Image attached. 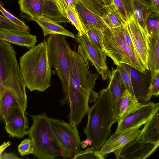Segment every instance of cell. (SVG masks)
<instances>
[{
    "mask_svg": "<svg viewBox=\"0 0 159 159\" xmlns=\"http://www.w3.org/2000/svg\"><path fill=\"white\" fill-rule=\"evenodd\" d=\"M69 57V86L59 102L61 105H69V122L77 127L88 113L89 102H95L98 98L99 93L94 90L98 74L91 73L87 59L71 48Z\"/></svg>",
    "mask_w": 159,
    "mask_h": 159,
    "instance_id": "6da1fadb",
    "label": "cell"
},
{
    "mask_svg": "<svg viewBox=\"0 0 159 159\" xmlns=\"http://www.w3.org/2000/svg\"><path fill=\"white\" fill-rule=\"evenodd\" d=\"M99 93L97 101L89 107L87 123L84 129L87 139L92 142L91 147L98 151L110 136L111 126L118 120L107 88L102 90Z\"/></svg>",
    "mask_w": 159,
    "mask_h": 159,
    "instance_id": "7a4b0ae2",
    "label": "cell"
},
{
    "mask_svg": "<svg viewBox=\"0 0 159 159\" xmlns=\"http://www.w3.org/2000/svg\"><path fill=\"white\" fill-rule=\"evenodd\" d=\"M20 69L26 87L42 92L51 85V69L44 40L20 58Z\"/></svg>",
    "mask_w": 159,
    "mask_h": 159,
    "instance_id": "3957f363",
    "label": "cell"
},
{
    "mask_svg": "<svg viewBox=\"0 0 159 159\" xmlns=\"http://www.w3.org/2000/svg\"><path fill=\"white\" fill-rule=\"evenodd\" d=\"M16 52L8 42L0 39V100L7 91L16 98L20 107L27 108L25 84L16 57Z\"/></svg>",
    "mask_w": 159,
    "mask_h": 159,
    "instance_id": "277c9868",
    "label": "cell"
},
{
    "mask_svg": "<svg viewBox=\"0 0 159 159\" xmlns=\"http://www.w3.org/2000/svg\"><path fill=\"white\" fill-rule=\"evenodd\" d=\"M33 124L27 134L34 145L33 154L39 159H54L61 153L53 137L48 117L45 112L30 115Z\"/></svg>",
    "mask_w": 159,
    "mask_h": 159,
    "instance_id": "5b68a950",
    "label": "cell"
},
{
    "mask_svg": "<svg viewBox=\"0 0 159 159\" xmlns=\"http://www.w3.org/2000/svg\"><path fill=\"white\" fill-rule=\"evenodd\" d=\"M102 32L104 52L117 66L121 63L125 64L145 73V66L135 51L124 41L118 27H107Z\"/></svg>",
    "mask_w": 159,
    "mask_h": 159,
    "instance_id": "8992f818",
    "label": "cell"
},
{
    "mask_svg": "<svg viewBox=\"0 0 159 159\" xmlns=\"http://www.w3.org/2000/svg\"><path fill=\"white\" fill-rule=\"evenodd\" d=\"M46 40L51 67L55 70L61 82L64 94L68 90L70 84V45L66 39V36L62 35L50 34Z\"/></svg>",
    "mask_w": 159,
    "mask_h": 159,
    "instance_id": "52a82bcc",
    "label": "cell"
},
{
    "mask_svg": "<svg viewBox=\"0 0 159 159\" xmlns=\"http://www.w3.org/2000/svg\"><path fill=\"white\" fill-rule=\"evenodd\" d=\"M53 137L64 159L72 158L80 152L81 140L77 127L63 120L48 117Z\"/></svg>",
    "mask_w": 159,
    "mask_h": 159,
    "instance_id": "ba28073f",
    "label": "cell"
},
{
    "mask_svg": "<svg viewBox=\"0 0 159 159\" xmlns=\"http://www.w3.org/2000/svg\"><path fill=\"white\" fill-rule=\"evenodd\" d=\"M20 11L34 21L40 16L49 18L57 23L70 22L59 11L51 0H19Z\"/></svg>",
    "mask_w": 159,
    "mask_h": 159,
    "instance_id": "9c48e42d",
    "label": "cell"
},
{
    "mask_svg": "<svg viewBox=\"0 0 159 159\" xmlns=\"http://www.w3.org/2000/svg\"><path fill=\"white\" fill-rule=\"evenodd\" d=\"M76 36L75 39L78 45V52L93 64L103 80L107 79L109 71L106 62L107 55L105 52L92 42L87 34Z\"/></svg>",
    "mask_w": 159,
    "mask_h": 159,
    "instance_id": "30bf717a",
    "label": "cell"
},
{
    "mask_svg": "<svg viewBox=\"0 0 159 159\" xmlns=\"http://www.w3.org/2000/svg\"><path fill=\"white\" fill-rule=\"evenodd\" d=\"M125 25L136 52L146 70H149L148 45L149 34L140 25L134 13L126 23Z\"/></svg>",
    "mask_w": 159,
    "mask_h": 159,
    "instance_id": "8fae6325",
    "label": "cell"
},
{
    "mask_svg": "<svg viewBox=\"0 0 159 159\" xmlns=\"http://www.w3.org/2000/svg\"><path fill=\"white\" fill-rule=\"evenodd\" d=\"M159 142L152 143L133 140L114 152L117 159H145L158 148Z\"/></svg>",
    "mask_w": 159,
    "mask_h": 159,
    "instance_id": "7c38bea8",
    "label": "cell"
},
{
    "mask_svg": "<svg viewBox=\"0 0 159 159\" xmlns=\"http://www.w3.org/2000/svg\"><path fill=\"white\" fill-rule=\"evenodd\" d=\"M159 109V103L149 102L143 105L134 112L117 122L115 132L127 130L144 124Z\"/></svg>",
    "mask_w": 159,
    "mask_h": 159,
    "instance_id": "4fadbf2b",
    "label": "cell"
},
{
    "mask_svg": "<svg viewBox=\"0 0 159 159\" xmlns=\"http://www.w3.org/2000/svg\"><path fill=\"white\" fill-rule=\"evenodd\" d=\"M7 132L12 137H23L27 134L29 125L26 113L18 105L9 111L5 123Z\"/></svg>",
    "mask_w": 159,
    "mask_h": 159,
    "instance_id": "5bb4252c",
    "label": "cell"
},
{
    "mask_svg": "<svg viewBox=\"0 0 159 159\" xmlns=\"http://www.w3.org/2000/svg\"><path fill=\"white\" fill-rule=\"evenodd\" d=\"M140 127L115 132L107 139L98 151V154L104 159L106 155L111 152L114 153L131 141L135 139L140 132Z\"/></svg>",
    "mask_w": 159,
    "mask_h": 159,
    "instance_id": "9a60e30c",
    "label": "cell"
},
{
    "mask_svg": "<svg viewBox=\"0 0 159 159\" xmlns=\"http://www.w3.org/2000/svg\"><path fill=\"white\" fill-rule=\"evenodd\" d=\"M109 82L107 88L110 93L113 110L118 116L122 95L125 88L120 72L117 66L109 71L108 75Z\"/></svg>",
    "mask_w": 159,
    "mask_h": 159,
    "instance_id": "2e32d148",
    "label": "cell"
},
{
    "mask_svg": "<svg viewBox=\"0 0 159 159\" xmlns=\"http://www.w3.org/2000/svg\"><path fill=\"white\" fill-rule=\"evenodd\" d=\"M75 10L86 32L89 30L93 29L102 31L107 27L101 16L89 10L79 1L76 6Z\"/></svg>",
    "mask_w": 159,
    "mask_h": 159,
    "instance_id": "e0dca14e",
    "label": "cell"
},
{
    "mask_svg": "<svg viewBox=\"0 0 159 159\" xmlns=\"http://www.w3.org/2000/svg\"><path fill=\"white\" fill-rule=\"evenodd\" d=\"M0 39L29 49L37 42L36 36L30 33L6 30H0Z\"/></svg>",
    "mask_w": 159,
    "mask_h": 159,
    "instance_id": "ac0fdd59",
    "label": "cell"
},
{
    "mask_svg": "<svg viewBox=\"0 0 159 159\" xmlns=\"http://www.w3.org/2000/svg\"><path fill=\"white\" fill-rule=\"evenodd\" d=\"M135 139L147 142H159V109L144 124Z\"/></svg>",
    "mask_w": 159,
    "mask_h": 159,
    "instance_id": "d6986e66",
    "label": "cell"
},
{
    "mask_svg": "<svg viewBox=\"0 0 159 159\" xmlns=\"http://www.w3.org/2000/svg\"><path fill=\"white\" fill-rule=\"evenodd\" d=\"M34 21L42 29L45 37L48 35L58 34L74 39L76 38V36L73 33L49 18L40 16L37 18Z\"/></svg>",
    "mask_w": 159,
    "mask_h": 159,
    "instance_id": "ffe728a7",
    "label": "cell"
},
{
    "mask_svg": "<svg viewBox=\"0 0 159 159\" xmlns=\"http://www.w3.org/2000/svg\"><path fill=\"white\" fill-rule=\"evenodd\" d=\"M143 104L125 89L121 97L117 122L122 120L129 115L134 112Z\"/></svg>",
    "mask_w": 159,
    "mask_h": 159,
    "instance_id": "44dd1931",
    "label": "cell"
},
{
    "mask_svg": "<svg viewBox=\"0 0 159 159\" xmlns=\"http://www.w3.org/2000/svg\"><path fill=\"white\" fill-rule=\"evenodd\" d=\"M159 30L148 38V63L150 70H159Z\"/></svg>",
    "mask_w": 159,
    "mask_h": 159,
    "instance_id": "7402d4cb",
    "label": "cell"
},
{
    "mask_svg": "<svg viewBox=\"0 0 159 159\" xmlns=\"http://www.w3.org/2000/svg\"><path fill=\"white\" fill-rule=\"evenodd\" d=\"M108 6L125 25L133 13L132 0H112Z\"/></svg>",
    "mask_w": 159,
    "mask_h": 159,
    "instance_id": "603a6c76",
    "label": "cell"
},
{
    "mask_svg": "<svg viewBox=\"0 0 159 159\" xmlns=\"http://www.w3.org/2000/svg\"><path fill=\"white\" fill-rule=\"evenodd\" d=\"M132 2L133 13L140 25L145 31L148 32L146 25L147 20L152 13L155 12L151 4L145 0H132Z\"/></svg>",
    "mask_w": 159,
    "mask_h": 159,
    "instance_id": "cb8c5ba5",
    "label": "cell"
},
{
    "mask_svg": "<svg viewBox=\"0 0 159 159\" xmlns=\"http://www.w3.org/2000/svg\"><path fill=\"white\" fill-rule=\"evenodd\" d=\"M101 18L105 24L109 28H116L122 25H125L111 10L108 5H104Z\"/></svg>",
    "mask_w": 159,
    "mask_h": 159,
    "instance_id": "d4e9b609",
    "label": "cell"
},
{
    "mask_svg": "<svg viewBox=\"0 0 159 159\" xmlns=\"http://www.w3.org/2000/svg\"><path fill=\"white\" fill-rule=\"evenodd\" d=\"M66 18L74 25L78 32L77 35L81 36L87 34L84 30L79 16L75 8H69L65 11Z\"/></svg>",
    "mask_w": 159,
    "mask_h": 159,
    "instance_id": "484cf974",
    "label": "cell"
},
{
    "mask_svg": "<svg viewBox=\"0 0 159 159\" xmlns=\"http://www.w3.org/2000/svg\"><path fill=\"white\" fill-rule=\"evenodd\" d=\"M151 79L146 102L148 101L153 96L157 97L159 94V70H150Z\"/></svg>",
    "mask_w": 159,
    "mask_h": 159,
    "instance_id": "4316f807",
    "label": "cell"
},
{
    "mask_svg": "<svg viewBox=\"0 0 159 159\" xmlns=\"http://www.w3.org/2000/svg\"><path fill=\"white\" fill-rule=\"evenodd\" d=\"M0 30H10L29 33L30 29H27L17 25L4 16L0 15Z\"/></svg>",
    "mask_w": 159,
    "mask_h": 159,
    "instance_id": "83f0119b",
    "label": "cell"
},
{
    "mask_svg": "<svg viewBox=\"0 0 159 159\" xmlns=\"http://www.w3.org/2000/svg\"><path fill=\"white\" fill-rule=\"evenodd\" d=\"M90 40L99 49L104 51L102 31L98 29H91L86 32Z\"/></svg>",
    "mask_w": 159,
    "mask_h": 159,
    "instance_id": "f1b7e54d",
    "label": "cell"
},
{
    "mask_svg": "<svg viewBox=\"0 0 159 159\" xmlns=\"http://www.w3.org/2000/svg\"><path fill=\"white\" fill-rule=\"evenodd\" d=\"M89 10L102 16L104 5L101 0H77Z\"/></svg>",
    "mask_w": 159,
    "mask_h": 159,
    "instance_id": "f546056e",
    "label": "cell"
},
{
    "mask_svg": "<svg viewBox=\"0 0 159 159\" xmlns=\"http://www.w3.org/2000/svg\"><path fill=\"white\" fill-rule=\"evenodd\" d=\"M117 66L120 72L125 89L135 97L129 74L126 70L122 63Z\"/></svg>",
    "mask_w": 159,
    "mask_h": 159,
    "instance_id": "4dcf8cb0",
    "label": "cell"
},
{
    "mask_svg": "<svg viewBox=\"0 0 159 159\" xmlns=\"http://www.w3.org/2000/svg\"><path fill=\"white\" fill-rule=\"evenodd\" d=\"M159 14L154 12L147 20L146 25L149 34L159 30Z\"/></svg>",
    "mask_w": 159,
    "mask_h": 159,
    "instance_id": "1f68e13d",
    "label": "cell"
},
{
    "mask_svg": "<svg viewBox=\"0 0 159 159\" xmlns=\"http://www.w3.org/2000/svg\"><path fill=\"white\" fill-rule=\"evenodd\" d=\"M34 145L30 138L25 139L22 141L18 147V150L22 156L33 154Z\"/></svg>",
    "mask_w": 159,
    "mask_h": 159,
    "instance_id": "d6a6232c",
    "label": "cell"
},
{
    "mask_svg": "<svg viewBox=\"0 0 159 159\" xmlns=\"http://www.w3.org/2000/svg\"><path fill=\"white\" fill-rule=\"evenodd\" d=\"M98 151L94 150L91 147L87 149L81 151L79 153L74 156L72 158L75 159H103L98 154Z\"/></svg>",
    "mask_w": 159,
    "mask_h": 159,
    "instance_id": "836d02e7",
    "label": "cell"
},
{
    "mask_svg": "<svg viewBox=\"0 0 159 159\" xmlns=\"http://www.w3.org/2000/svg\"><path fill=\"white\" fill-rule=\"evenodd\" d=\"M78 2L77 0H58L57 7L59 12L66 18V10L70 7L75 8Z\"/></svg>",
    "mask_w": 159,
    "mask_h": 159,
    "instance_id": "e575fe53",
    "label": "cell"
},
{
    "mask_svg": "<svg viewBox=\"0 0 159 159\" xmlns=\"http://www.w3.org/2000/svg\"><path fill=\"white\" fill-rule=\"evenodd\" d=\"M0 11L7 18L14 23L27 29H30L22 21L18 19L5 8L0 2Z\"/></svg>",
    "mask_w": 159,
    "mask_h": 159,
    "instance_id": "d590c367",
    "label": "cell"
},
{
    "mask_svg": "<svg viewBox=\"0 0 159 159\" xmlns=\"http://www.w3.org/2000/svg\"><path fill=\"white\" fill-rule=\"evenodd\" d=\"M118 28L124 41L129 46L135 51L134 46L126 28L125 25H122L118 27Z\"/></svg>",
    "mask_w": 159,
    "mask_h": 159,
    "instance_id": "8d00e7d4",
    "label": "cell"
},
{
    "mask_svg": "<svg viewBox=\"0 0 159 159\" xmlns=\"http://www.w3.org/2000/svg\"><path fill=\"white\" fill-rule=\"evenodd\" d=\"M16 154L13 153L4 152L0 157V159H20Z\"/></svg>",
    "mask_w": 159,
    "mask_h": 159,
    "instance_id": "74e56055",
    "label": "cell"
},
{
    "mask_svg": "<svg viewBox=\"0 0 159 159\" xmlns=\"http://www.w3.org/2000/svg\"><path fill=\"white\" fill-rule=\"evenodd\" d=\"M151 5L154 11L159 13V0H150Z\"/></svg>",
    "mask_w": 159,
    "mask_h": 159,
    "instance_id": "f35d334b",
    "label": "cell"
},
{
    "mask_svg": "<svg viewBox=\"0 0 159 159\" xmlns=\"http://www.w3.org/2000/svg\"><path fill=\"white\" fill-rule=\"evenodd\" d=\"M11 143L10 141H8L7 142H4V143L0 146V157L2 154L4 150L9 146L10 145Z\"/></svg>",
    "mask_w": 159,
    "mask_h": 159,
    "instance_id": "ab89813d",
    "label": "cell"
},
{
    "mask_svg": "<svg viewBox=\"0 0 159 159\" xmlns=\"http://www.w3.org/2000/svg\"><path fill=\"white\" fill-rule=\"evenodd\" d=\"M92 142L87 139L81 142V147L83 148H86L88 145L91 146L92 145Z\"/></svg>",
    "mask_w": 159,
    "mask_h": 159,
    "instance_id": "60d3db41",
    "label": "cell"
},
{
    "mask_svg": "<svg viewBox=\"0 0 159 159\" xmlns=\"http://www.w3.org/2000/svg\"><path fill=\"white\" fill-rule=\"evenodd\" d=\"M112 0H102V2L105 5H109L111 2Z\"/></svg>",
    "mask_w": 159,
    "mask_h": 159,
    "instance_id": "b9f144b4",
    "label": "cell"
},
{
    "mask_svg": "<svg viewBox=\"0 0 159 159\" xmlns=\"http://www.w3.org/2000/svg\"><path fill=\"white\" fill-rule=\"evenodd\" d=\"M52 1L54 4L56 5V6H57L58 4V0H51Z\"/></svg>",
    "mask_w": 159,
    "mask_h": 159,
    "instance_id": "7bdbcfd3",
    "label": "cell"
},
{
    "mask_svg": "<svg viewBox=\"0 0 159 159\" xmlns=\"http://www.w3.org/2000/svg\"><path fill=\"white\" fill-rule=\"evenodd\" d=\"M101 1H102V0H101ZM102 3H103V2H102Z\"/></svg>",
    "mask_w": 159,
    "mask_h": 159,
    "instance_id": "ee69618b",
    "label": "cell"
}]
</instances>
